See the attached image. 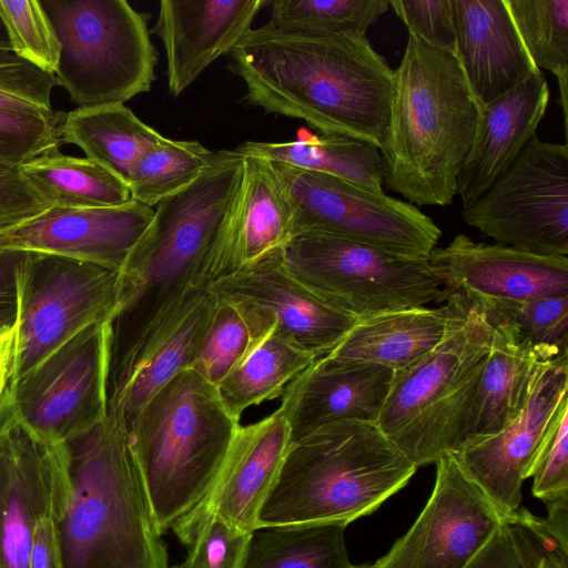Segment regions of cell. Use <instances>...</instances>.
Instances as JSON below:
<instances>
[{
    "instance_id": "9",
    "label": "cell",
    "mask_w": 568,
    "mask_h": 568,
    "mask_svg": "<svg viewBox=\"0 0 568 568\" xmlns=\"http://www.w3.org/2000/svg\"><path fill=\"white\" fill-rule=\"evenodd\" d=\"M268 162L288 202L294 236L329 235L420 257H428L442 236L416 205L384 191Z\"/></svg>"
},
{
    "instance_id": "15",
    "label": "cell",
    "mask_w": 568,
    "mask_h": 568,
    "mask_svg": "<svg viewBox=\"0 0 568 568\" xmlns=\"http://www.w3.org/2000/svg\"><path fill=\"white\" fill-rule=\"evenodd\" d=\"M568 405V353L545 362L520 413L496 434L466 438L453 453L508 521L521 486L561 409Z\"/></svg>"
},
{
    "instance_id": "28",
    "label": "cell",
    "mask_w": 568,
    "mask_h": 568,
    "mask_svg": "<svg viewBox=\"0 0 568 568\" xmlns=\"http://www.w3.org/2000/svg\"><path fill=\"white\" fill-rule=\"evenodd\" d=\"M234 151L242 156L325 173L373 191H384L385 169L379 150L372 143L351 136L317 135L300 129L293 141H246Z\"/></svg>"
},
{
    "instance_id": "16",
    "label": "cell",
    "mask_w": 568,
    "mask_h": 568,
    "mask_svg": "<svg viewBox=\"0 0 568 568\" xmlns=\"http://www.w3.org/2000/svg\"><path fill=\"white\" fill-rule=\"evenodd\" d=\"M265 332L272 329L315 358L329 353L357 324L332 307L286 267L283 248L209 285Z\"/></svg>"
},
{
    "instance_id": "18",
    "label": "cell",
    "mask_w": 568,
    "mask_h": 568,
    "mask_svg": "<svg viewBox=\"0 0 568 568\" xmlns=\"http://www.w3.org/2000/svg\"><path fill=\"white\" fill-rule=\"evenodd\" d=\"M429 265L449 294L481 302L568 295V257L528 253L457 234L435 247Z\"/></svg>"
},
{
    "instance_id": "5",
    "label": "cell",
    "mask_w": 568,
    "mask_h": 568,
    "mask_svg": "<svg viewBox=\"0 0 568 568\" xmlns=\"http://www.w3.org/2000/svg\"><path fill=\"white\" fill-rule=\"evenodd\" d=\"M239 427L216 387L193 368L160 388L128 426L161 535L205 499Z\"/></svg>"
},
{
    "instance_id": "7",
    "label": "cell",
    "mask_w": 568,
    "mask_h": 568,
    "mask_svg": "<svg viewBox=\"0 0 568 568\" xmlns=\"http://www.w3.org/2000/svg\"><path fill=\"white\" fill-rule=\"evenodd\" d=\"M60 42L55 77L80 109L149 92L159 54L148 17L125 0H39Z\"/></svg>"
},
{
    "instance_id": "23",
    "label": "cell",
    "mask_w": 568,
    "mask_h": 568,
    "mask_svg": "<svg viewBox=\"0 0 568 568\" xmlns=\"http://www.w3.org/2000/svg\"><path fill=\"white\" fill-rule=\"evenodd\" d=\"M456 53L480 105L540 71L516 30L505 0H453Z\"/></svg>"
},
{
    "instance_id": "34",
    "label": "cell",
    "mask_w": 568,
    "mask_h": 568,
    "mask_svg": "<svg viewBox=\"0 0 568 568\" xmlns=\"http://www.w3.org/2000/svg\"><path fill=\"white\" fill-rule=\"evenodd\" d=\"M213 158L214 152L197 141L163 138L134 166L128 184L132 200L155 206L193 183Z\"/></svg>"
},
{
    "instance_id": "53",
    "label": "cell",
    "mask_w": 568,
    "mask_h": 568,
    "mask_svg": "<svg viewBox=\"0 0 568 568\" xmlns=\"http://www.w3.org/2000/svg\"><path fill=\"white\" fill-rule=\"evenodd\" d=\"M538 568H540V567H538Z\"/></svg>"
},
{
    "instance_id": "6",
    "label": "cell",
    "mask_w": 568,
    "mask_h": 568,
    "mask_svg": "<svg viewBox=\"0 0 568 568\" xmlns=\"http://www.w3.org/2000/svg\"><path fill=\"white\" fill-rule=\"evenodd\" d=\"M464 298L465 314L445 339L414 364L395 372L377 422L417 468L454 453L467 437L491 345L493 315L481 301Z\"/></svg>"
},
{
    "instance_id": "42",
    "label": "cell",
    "mask_w": 568,
    "mask_h": 568,
    "mask_svg": "<svg viewBox=\"0 0 568 568\" xmlns=\"http://www.w3.org/2000/svg\"><path fill=\"white\" fill-rule=\"evenodd\" d=\"M389 7L408 33L430 47L456 52L453 0H389Z\"/></svg>"
},
{
    "instance_id": "24",
    "label": "cell",
    "mask_w": 568,
    "mask_h": 568,
    "mask_svg": "<svg viewBox=\"0 0 568 568\" xmlns=\"http://www.w3.org/2000/svg\"><path fill=\"white\" fill-rule=\"evenodd\" d=\"M293 236L288 202L270 162L244 156L241 190L215 248L211 284L283 248Z\"/></svg>"
},
{
    "instance_id": "36",
    "label": "cell",
    "mask_w": 568,
    "mask_h": 568,
    "mask_svg": "<svg viewBox=\"0 0 568 568\" xmlns=\"http://www.w3.org/2000/svg\"><path fill=\"white\" fill-rule=\"evenodd\" d=\"M266 335L236 305L217 298L210 329L191 368L216 387Z\"/></svg>"
},
{
    "instance_id": "39",
    "label": "cell",
    "mask_w": 568,
    "mask_h": 568,
    "mask_svg": "<svg viewBox=\"0 0 568 568\" xmlns=\"http://www.w3.org/2000/svg\"><path fill=\"white\" fill-rule=\"evenodd\" d=\"M65 113L26 114L0 109V162L22 164L60 148Z\"/></svg>"
},
{
    "instance_id": "25",
    "label": "cell",
    "mask_w": 568,
    "mask_h": 568,
    "mask_svg": "<svg viewBox=\"0 0 568 568\" xmlns=\"http://www.w3.org/2000/svg\"><path fill=\"white\" fill-rule=\"evenodd\" d=\"M465 298L449 294L439 307H417L357 322L328 356L398 372L437 347L462 321Z\"/></svg>"
},
{
    "instance_id": "14",
    "label": "cell",
    "mask_w": 568,
    "mask_h": 568,
    "mask_svg": "<svg viewBox=\"0 0 568 568\" xmlns=\"http://www.w3.org/2000/svg\"><path fill=\"white\" fill-rule=\"evenodd\" d=\"M435 464L428 501L378 568H466L506 523L453 453Z\"/></svg>"
},
{
    "instance_id": "37",
    "label": "cell",
    "mask_w": 568,
    "mask_h": 568,
    "mask_svg": "<svg viewBox=\"0 0 568 568\" xmlns=\"http://www.w3.org/2000/svg\"><path fill=\"white\" fill-rule=\"evenodd\" d=\"M484 303L509 318L547 357L568 353V295Z\"/></svg>"
},
{
    "instance_id": "10",
    "label": "cell",
    "mask_w": 568,
    "mask_h": 568,
    "mask_svg": "<svg viewBox=\"0 0 568 568\" xmlns=\"http://www.w3.org/2000/svg\"><path fill=\"white\" fill-rule=\"evenodd\" d=\"M120 272L71 257L28 252L20 281V307L11 379L91 325L112 321Z\"/></svg>"
},
{
    "instance_id": "26",
    "label": "cell",
    "mask_w": 568,
    "mask_h": 568,
    "mask_svg": "<svg viewBox=\"0 0 568 568\" xmlns=\"http://www.w3.org/2000/svg\"><path fill=\"white\" fill-rule=\"evenodd\" d=\"M217 298L199 290L134 361L119 393L108 403V414L131 424L148 400L180 372L196 361L210 329Z\"/></svg>"
},
{
    "instance_id": "27",
    "label": "cell",
    "mask_w": 568,
    "mask_h": 568,
    "mask_svg": "<svg viewBox=\"0 0 568 568\" xmlns=\"http://www.w3.org/2000/svg\"><path fill=\"white\" fill-rule=\"evenodd\" d=\"M488 307L493 315L491 345L466 438L496 434L514 420L524 408L541 365L551 359L538 351L509 318Z\"/></svg>"
},
{
    "instance_id": "50",
    "label": "cell",
    "mask_w": 568,
    "mask_h": 568,
    "mask_svg": "<svg viewBox=\"0 0 568 568\" xmlns=\"http://www.w3.org/2000/svg\"><path fill=\"white\" fill-rule=\"evenodd\" d=\"M0 109L18 112V113H26V114H50L52 112L43 111L32 104H29L20 99H17L11 95H7L4 93H0ZM54 112V111H53Z\"/></svg>"
},
{
    "instance_id": "8",
    "label": "cell",
    "mask_w": 568,
    "mask_h": 568,
    "mask_svg": "<svg viewBox=\"0 0 568 568\" xmlns=\"http://www.w3.org/2000/svg\"><path fill=\"white\" fill-rule=\"evenodd\" d=\"M283 260L314 294L358 322L440 303L449 295L428 257L342 237L296 235L283 247Z\"/></svg>"
},
{
    "instance_id": "32",
    "label": "cell",
    "mask_w": 568,
    "mask_h": 568,
    "mask_svg": "<svg viewBox=\"0 0 568 568\" xmlns=\"http://www.w3.org/2000/svg\"><path fill=\"white\" fill-rule=\"evenodd\" d=\"M315 357L273 329L216 386L227 413L237 422L251 406L282 395Z\"/></svg>"
},
{
    "instance_id": "38",
    "label": "cell",
    "mask_w": 568,
    "mask_h": 568,
    "mask_svg": "<svg viewBox=\"0 0 568 568\" xmlns=\"http://www.w3.org/2000/svg\"><path fill=\"white\" fill-rule=\"evenodd\" d=\"M0 17L14 53L55 74L61 45L39 0H0Z\"/></svg>"
},
{
    "instance_id": "29",
    "label": "cell",
    "mask_w": 568,
    "mask_h": 568,
    "mask_svg": "<svg viewBox=\"0 0 568 568\" xmlns=\"http://www.w3.org/2000/svg\"><path fill=\"white\" fill-rule=\"evenodd\" d=\"M163 138L124 104L77 108L65 113L61 129L62 144L79 146L126 184L143 153Z\"/></svg>"
},
{
    "instance_id": "30",
    "label": "cell",
    "mask_w": 568,
    "mask_h": 568,
    "mask_svg": "<svg viewBox=\"0 0 568 568\" xmlns=\"http://www.w3.org/2000/svg\"><path fill=\"white\" fill-rule=\"evenodd\" d=\"M21 169L52 206L99 209L123 205L132 200L125 182L89 158L44 151L23 162Z\"/></svg>"
},
{
    "instance_id": "1",
    "label": "cell",
    "mask_w": 568,
    "mask_h": 568,
    "mask_svg": "<svg viewBox=\"0 0 568 568\" xmlns=\"http://www.w3.org/2000/svg\"><path fill=\"white\" fill-rule=\"evenodd\" d=\"M230 58L227 69L245 84L247 104L303 120L324 135L382 146L394 70L365 34H294L262 26Z\"/></svg>"
},
{
    "instance_id": "12",
    "label": "cell",
    "mask_w": 568,
    "mask_h": 568,
    "mask_svg": "<svg viewBox=\"0 0 568 568\" xmlns=\"http://www.w3.org/2000/svg\"><path fill=\"white\" fill-rule=\"evenodd\" d=\"M111 321L89 326L4 392L18 418L39 436L64 444L108 416Z\"/></svg>"
},
{
    "instance_id": "20",
    "label": "cell",
    "mask_w": 568,
    "mask_h": 568,
    "mask_svg": "<svg viewBox=\"0 0 568 568\" xmlns=\"http://www.w3.org/2000/svg\"><path fill=\"white\" fill-rule=\"evenodd\" d=\"M395 372L372 364L315 358L283 390L282 404L291 442L342 420L376 423Z\"/></svg>"
},
{
    "instance_id": "49",
    "label": "cell",
    "mask_w": 568,
    "mask_h": 568,
    "mask_svg": "<svg viewBox=\"0 0 568 568\" xmlns=\"http://www.w3.org/2000/svg\"><path fill=\"white\" fill-rule=\"evenodd\" d=\"M16 327L0 331V402L12 375Z\"/></svg>"
},
{
    "instance_id": "13",
    "label": "cell",
    "mask_w": 568,
    "mask_h": 568,
    "mask_svg": "<svg viewBox=\"0 0 568 568\" xmlns=\"http://www.w3.org/2000/svg\"><path fill=\"white\" fill-rule=\"evenodd\" d=\"M70 478L64 444L24 425L7 397L0 402V568H29L38 523H59L68 507Z\"/></svg>"
},
{
    "instance_id": "31",
    "label": "cell",
    "mask_w": 568,
    "mask_h": 568,
    "mask_svg": "<svg viewBox=\"0 0 568 568\" xmlns=\"http://www.w3.org/2000/svg\"><path fill=\"white\" fill-rule=\"evenodd\" d=\"M343 524L260 526L252 531L243 568H352Z\"/></svg>"
},
{
    "instance_id": "52",
    "label": "cell",
    "mask_w": 568,
    "mask_h": 568,
    "mask_svg": "<svg viewBox=\"0 0 568 568\" xmlns=\"http://www.w3.org/2000/svg\"><path fill=\"white\" fill-rule=\"evenodd\" d=\"M352 568H378L377 564L374 562V564H365V565H359V566H352Z\"/></svg>"
},
{
    "instance_id": "11",
    "label": "cell",
    "mask_w": 568,
    "mask_h": 568,
    "mask_svg": "<svg viewBox=\"0 0 568 568\" xmlns=\"http://www.w3.org/2000/svg\"><path fill=\"white\" fill-rule=\"evenodd\" d=\"M464 222L497 244L546 256L568 254V146L534 135L469 207Z\"/></svg>"
},
{
    "instance_id": "40",
    "label": "cell",
    "mask_w": 568,
    "mask_h": 568,
    "mask_svg": "<svg viewBox=\"0 0 568 568\" xmlns=\"http://www.w3.org/2000/svg\"><path fill=\"white\" fill-rule=\"evenodd\" d=\"M251 534L205 516L181 540L189 554L173 568H243Z\"/></svg>"
},
{
    "instance_id": "51",
    "label": "cell",
    "mask_w": 568,
    "mask_h": 568,
    "mask_svg": "<svg viewBox=\"0 0 568 568\" xmlns=\"http://www.w3.org/2000/svg\"><path fill=\"white\" fill-rule=\"evenodd\" d=\"M0 48L11 49L10 41L4 28V24L2 22V19L0 17Z\"/></svg>"
},
{
    "instance_id": "17",
    "label": "cell",
    "mask_w": 568,
    "mask_h": 568,
    "mask_svg": "<svg viewBox=\"0 0 568 568\" xmlns=\"http://www.w3.org/2000/svg\"><path fill=\"white\" fill-rule=\"evenodd\" d=\"M153 213L134 200L99 209L50 206L0 230V250L65 256L121 272Z\"/></svg>"
},
{
    "instance_id": "45",
    "label": "cell",
    "mask_w": 568,
    "mask_h": 568,
    "mask_svg": "<svg viewBox=\"0 0 568 568\" xmlns=\"http://www.w3.org/2000/svg\"><path fill=\"white\" fill-rule=\"evenodd\" d=\"M51 203L24 175L21 164L0 162V230L16 225Z\"/></svg>"
},
{
    "instance_id": "2",
    "label": "cell",
    "mask_w": 568,
    "mask_h": 568,
    "mask_svg": "<svg viewBox=\"0 0 568 568\" xmlns=\"http://www.w3.org/2000/svg\"><path fill=\"white\" fill-rule=\"evenodd\" d=\"M480 109L457 53L408 33L394 70L388 122L379 148L386 187L413 204L449 205Z\"/></svg>"
},
{
    "instance_id": "44",
    "label": "cell",
    "mask_w": 568,
    "mask_h": 568,
    "mask_svg": "<svg viewBox=\"0 0 568 568\" xmlns=\"http://www.w3.org/2000/svg\"><path fill=\"white\" fill-rule=\"evenodd\" d=\"M539 551L521 526L504 523L466 568H538Z\"/></svg>"
},
{
    "instance_id": "19",
    "label": "cell",
    "mask_w": 568,
    "mask_h": 568,
    "mask_svg": "<svg viewBox=\"0 0 568 568\" xmlns=\"http://www.w3.org/2000/svg\"><path fill=\"white\" fill-rule=\"evenodd\" d=\"M291 444L281 407L263 419L237 428L220 473L202 504L173 531L180 541L205 516L251 534L278 478Z\"/></svg>"
},
{
    "instance_id": "35",
    "label": "cell",
    "mask_w": 568,
    "mask_h": 568,
    "mask_svg": "<svg viewBox=\"0 0 568 568\" xmlns=\"http://www.w3.org/2000/svg\"><path fill=\"white\" fill-rule=\"evenodd\" d=\"M265 29L294 34H365L389 0H273Z\"/></svg>"
},
{
    "instance_id": "47",
    "label": "cell",
    "mask_w": 568,
    "mask_h": 568,
    "mask_svg": "<svg viewBox=\"0 0 568 568\" xmlns=\"http://www.w3.org/2000/svg\"><path fill=\"white\" fill-rule=\"evenodd\" d=\"M29 568H64L57 520L42 518L34 531Z\"/></svg>"
},
{
    "instance_id": "33",
    "label": "cell",
    "mask_w": 568,
    "mask_h": 568,
    "mask_svg": "<svg viewBox=\"0 0 568 568\" xmlns=\"http://www.w3.org/2000/svg\"><path fill=\"white\" fill-rule=\"evenodd\" d=\"M516 30L535 67L558 81L567 129L568 0H505Z\"/></svg>"
},
{
    "instance_id": "46",
    "label": "cell",
    "mask_w": 568,
    "mask_h": 568,
    "mask_svg": "<svg viewBox=\"0 0 568 568\" xmlns=\"http://www.w3.org/2000/svg\"><path fill=\"white\" fill-rule=\"evenodd\" d=\"M28 252L0 250V331L17 326L20 281Z\"/></svg>"
},
{
    "instance_id": "22",
    "label": "cell",
    "mask_w": 568,
    "mask_h": 568,
    "mask_svg": "<svg viewBox=\"0 0 568 568\" xmlns=\"http://www.w3.org/2000/svg\"><path fill=\"white\" fill-rule=\"evenodd\" d=\"M549 99L548 83L538 71L481 105L473 143L457 179L463 209L473 205L537 134Z\"/></svg>"
},
{
    "instance_id": "3",
    "label": "cell",
    "mask_w": 568,
    "mask_h": 568,
    "mask_svg": "<svg viewBox=\"0 0 568 568\" xmlns=\"http://www.w3.org/2000/svg\"><path fill=\"white\" fill-rule=\"evenodd\" d=\"M64 447L70 498L57 523L64 568H168L122 419L108 414Z\"/></svg>"
},
{
    "instance_id": "48",
    "label": "cell",
    "mask_w": 568,
    "mask_h": 568,
    "mask_svg": "<svg viewBox=\"0 0 568 568\" xmlns=\"http://www.w3.org/2000/svg\"><path fill=\"white\" fill-rule=\"evenodd\" d=\"M520 525L536 541L540 568H568V548L562 547L546 534L530 516L525 517Z\"/></svg>"
},
{
    "instance_id": "4",
    "label": "cell",
    "mask_w": 568,
    "mask_h": 568,
    "mask_svg": "<svg viewBox=\"0 0 568 568\" xmlns=\"http://www.w3.org/2000/svg\"><path fill=\"white\" fill-rule=\"evenodd\" d=\"M417 467L376 423L342 420L291 442L260 526H347L400 490Z\"/></svg>"
},
{
    "instance_id": "43",
    "label": "cell",
    "mask_w": 568,
    "mask_h": 568,
    "mask_svg": "<svg viewBox=\"0 0 568 568\" xmlns=\"http://www.w3.org/2000/svg\"><path fill=\"white\" fill-rule=\"evenodd\" d=\"M57 85L55 74L22 59L12 49L0 48V93L53 112L50 98Z\"/></svg>"
},
{
    "instance_id": "21",
    "label": "cell",
    "mask_w": 568,
    "mask_h": 568,
    "mask_svg": "<svg viewBox=\"0 0 568 568\" xmlns=\"http://www.w3.org/2000/svg\"><path fill=\"white\" fill-rule=\"evenodd\" d=\"M267 4V0H162L150 33L165 48L171 95L182 94L210 64L230 54Z\"/></svg>"
},
{
    "instance_id": "41",
    "label": "cell",
    "mask_w": 568,
    "mask_h": 568,
    "mask_svg": "<svg viewBox=\"0 0 568 568\" xmlns=\"http://www.w3.org/2000/svg\"><path fill=\"white\" fill-rule=\"evenodd\" d=\"M532 494L545 503L568 496V405L558 415L530 468Z\"/></svg>"
}]
</instances>
